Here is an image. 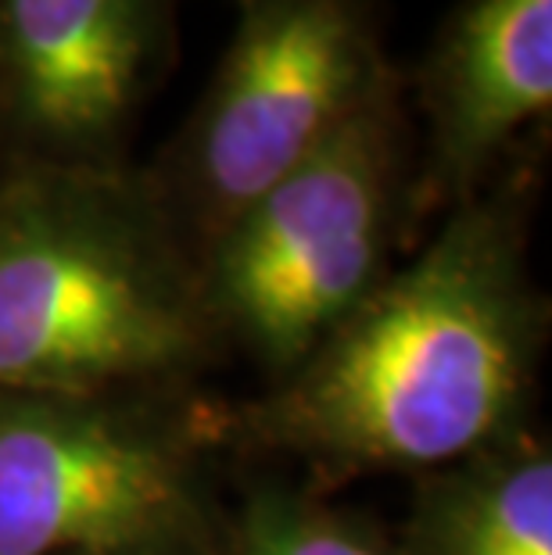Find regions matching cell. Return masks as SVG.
I'll list each match as a JSON object with an SVG mask.
<instances>
[{"mask_svg":"<svg viewBox=\"0 0 552 555\" xmlns=\"http://www.w3.org/2000/svg\"><path fill=\"white\" fill-rule=\"evenodd\" d=\"M531 169H499L266 395L227 416L241 444L331 474H431L524 430L545 305L527 247Z\"/></svg>","mask_w":552,"mask_h":555,"instance_id":"1","label":"cell"},{"mask_svg":"<svg viewBox=\"0 0 552 555\" xmlns=\"http://www.w3.org/2000/svg\"><path fill=\"white\" fill-rule=\"evenodd\" d=\"M219 337L137 165L0 176V391H169Z\"/></svg>","mask_w":552,"mask_h":555,"instance_id":"2","label":"cell"},{"mask_svg":"<svg viewBox=\"0 0 552 555\" xmlns=\"http://www.w3.org/2000/svg\"><path fill=\"white\" fill-rule=\"evenodd\" d=\"M413 129L398 73L258 194L197 258L219 345L280 380L391 269L413 230Z\"/></svg>","mask_w":552,"mask_h":555,"instance_id":"3","label":"cell"},{"mask_svg":"<svg viewBox=\"0 0 552 555\" xmlns=\"http://www.w3.org/2000/svg\"><path fill=\"white\" fill-rule=\"evenodd\" d=\"M197 409L169 391H0V555H213Z\"/></svg>","mask_w":552,"mask_h":555,"instance_id":"4","label":"cell"},{"mask_svg":"<svg viewBox=\"0 0 552 555\" xmlns=\"http://www.w3.org/2000/svg\"><path fill=\"white\" fill-rule=\"evenodd\" d=\"M238 4V29L197 108L140 169L194 266L258 194L398 76L377 0Z\"/></svg>","mask_w":552,"mask_h":555,"instance_id":"5","label":"cell"},{"mask_svg":"<svg viewBox=\"0 0 552 555\" xmlns=\"http://www.w3.org/2000/svg\"><path fill=\"white\" fill-rule=\"evenodd\" d=\"M176 0H0V137L11 162L126 169L176 65Z\"/></svg>","mask_w":552,"mask_h":555,"instance_id":"6","label":"cell"},{"mask_svg":"<svg viewBox=\"0 0 552 555\" xmlns=\"http://www.w3.org/2000/svg\"><path fill=\"white\" fill-rule=\"evenodd\" d=\"M413 222L474 197L552 112V0H460L416 65Z\"/></svg>","mask_w":552,"mask_h":555,"instance_id":"7","label":"cell"},{"mask_svg":"<svg viewBox=\"0 0 552 555\" xmlns=\"http://www.w3.org/2000/svg\"><path fill=\"white\" fill-rule=\"evenodd\" d=\"M402 555H552L549 441L521 430L420 474Z\"/></svg>","mask_w":552,"mask_h":555,"instance_id":"8","label":"cell"},{"mask_svg":"<svg viewBox=\"0 0 552 555\" xmlns=\"http://www.w3.org/2000/svg\"><path fill=\"white\" fill-rule=\"evenodd\" d=\"M213 555H402L398 541L362 516L305 488L258 483L222 513Z\"/></svg>","mask_w":552,"mask_h":555,"instance_id":"9","label":"cell"},{"mask_svg":"<svg viewBox=\"0 0 552 555\" xmlns=\"http://www.w3.org/2000/svg\"><path fill=\"white\" fill-rule=\"evenodd\" d=\"M11 165H15V162H11L8 147H4V137H0V176H4V172L11 169Z\"/></svg>","mask_w":552,"mask_h":555,"instance_id":"10","label":"cell"}]
</instances>
